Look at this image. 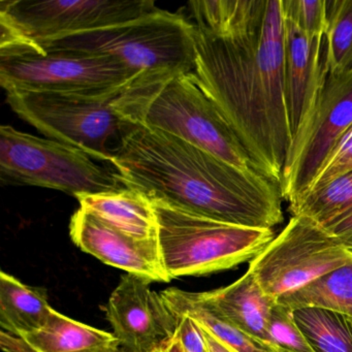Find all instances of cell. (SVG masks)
I'll return each mask as SVG.
<instances>
[{
  "mask_svg": "<svg viewBox=\"0 0 352 352\" xmlns=\"http://www.w3.org/2000/svg\"><path fill=\"white\" fill-rule=\"evenodd\" d=\"M267 333L271 346L288 352H315L296 324L294 311L280 302H276L270 313Z\"/></svg>",
  "mask_w": 352,
  "mask_h": 352,
  "instance_id": "obj_25",
  "label": "cell"
},
{
  "mask_svg": "<svg viewBox=\"0 0 352 352\" xmlns=\"http://www.w3.org/2000/svg\"><path fill=\"white\" fill-rule=\"evenodd\" d=\"M173 314H186L236 352H267L256 341L214 312L197 292L170 287L160 292Z\"/></svg>",
  "mask_w": 352,
  "mask_h": 352,
  "instance_id": "obj_19",
  "label": "cell"
},
{
  "mask_svg": "<svg viewBox=\"0 0 352 352\" xmlns=\"http://www.w3.org/2000/svg\"><path fill=\"white\" fill-rule=\"evenodd\" d=\"M327 76L324 38L307 36L284 17V86L292 138L312 111Z\"/></svg>",
  "mask_w": 352,
  "mask_h": 352,
  "instance_id": "obj_14",
  "label": "cell"
},
{
  "mask_svg": "<svg viewBox=\"0 0 352 352\" xmlns=\"http://www.w3.org/2000/svg\"><path fill=\"white\" fill-rule=\"evenodd\" d=\"M325 71L340 75L352 69V0H327Z\"/></svg>",
  "mask_w": 352,
  "mask_h": 352,
  "instance_id": "obj_24",
  "label": "cell"
},
{
  "mask_svg": "<svg viewBox=\"0 0 352 352\" xmlns=\"http://www.w3.org/2000/svg\"><path fill=\"white\" fill-rule=\"evenodd\" d=\"M173 315L176 319L175 336L182 345L184 352H208L201 327L188 315Z\"/></svg>",
  "mask_w": 352,
  "mask_h": 352,
  "instance_id": "obj_28",
  "label": "cell"
},
{
  "mask_svg": "<svg viewBox=\"0 0 352 352\" xmlns=\"http://www.w3.org/2000/svg\"><path fill=\"white\" fill-rule=\"evenodd\" d=\"M294 317L315 352H352L349 317L320 307L296 309Z\"/></svg>",
  "mask_w": 352,
  "mask_h": 352,
  "instance_id": "obj_20",
  "label": "cell"
},
{
  "mask_svg": "<svg viewBox=\"0 0 352 352\" xmlns=\"http://www.w3.org/2000/svg\"><path fill=\"white\" fill-rule=\"evenodd\" d=\"M162 265L170 280L203 276L250 263L275 238L271 228L216 221L153 203Z\"/></svg>",
  "mask_w": 352,
  "mask_h": 352,
  "instance_id": "obj_5",
  "label": "cell"
},
{
  "mask_svg": "<svg viewBox=\"0 0 352 352\" xmlns=\"http://www.w3.org/2000/svg\"><path fill=\"white\" fill-rule=\"evenodd\" d=\"M5 352H122L114 333L69 318L53 309L48 321L38 331L23 336L0 331Z\"/></svg>",
  "mask_w": 352,
  "mask_h": 352,
  "instance_id": "obj_15",
  "label": "cell"
},
{
  "mask_svg": "<svg viewBox=\"0 0 352 352\" xmlns=\"http://www.w3.org/2000/svg\"><path fill=\"white\" fill-rule=\"evenodd\" d=\"M278 302L292 311L304 307H320L352 318V261L306 287L282 296Z\"/></svg>",
  "mask_w": 352,
  "mask_h": 352,
  "instance_id": "obj_21",
  "label": "cell"
},
{
  "mask_svg": "<svg viewBox=\"0 0 352 352\" xmlns=\"http://www.w3.org/2000/svg\"><path fill=\"white\" fill-rule=\"evenodd\" d=\"M352 126V69L327 75L314 107L292 140L280 181L282 199L294 203Z\"/></svg>",
  "mask_w": 352,
  "mask_h": 352,
  "instance_id": "obj_11",
  "label": "cell"
},
{
  "mask_svg": "<svg viewBox=\"0 0 352 352\" xmlns=\"http://www.w3.org/2000/svg\"><path fill=\"white\" fill-rule=\"evenodd\" d=\"M151 281L126 273L111 294L107 319L123 349L151 352L174 337L176 319Z\"/></svg>",
  "mask_w": 352,
  "mask_h": 352,
  "instance_id": "obj_12",
  "label": "cell"
},
{
  "mask_svg": "<svg viewBox=\"0 0 352 352\" xmlns=\"http://www.w3.org/2000/svg\"><path fill=\"white\" fill-rule=\"evenodd\" d=\"M352 261L346 248L322 226L292 216L287 226L249 263L265 294L278 300Z\"/></svg>",
  "mask_w": 352,
  "mask_h": 352,
  "instance_id": "obj_10",
  "label": "cell"
},
{
  "mask_svg": "<svg viewBox=\"0 0 352 352\" xmlns=\"http://www.w3.org/2000/svg\"><path fill=\"white\" fill-rule=\"evenodd\" d=\"M110 164L123 186L152 203L247 228L283 222L279 185L160 129L131 126Z\"/></svg>",
  "mask_w": 352,
  "mask_h": 352,
  "instance_id": "obj_2",
  "label": "cell"
},
{
  "mask_svg": "<svg viewBox=\"0 0 352 352\" xmlns=\"http://www.w3.org/2000/svg\"><path fill=\"white\" fill-rule=\"evenodd\" d=\"M36 46L107 55L138 75L195 69V25L180 14L160 9L135 21Z\"/></svg>",
  "mask_w": 352,
  "mask_h": 352,
  "instance_id": "obj_6",
  "label": "cell"
},
{
  "mask_svg": "<svg viewBox=\"0 0 352 352\" xmlns=\"http://www.w3.org/2000/svg\"><path fill=\"white\" fill-rule=\"evenodd\" d=\"M199 327H201V325H199ZM201 331H203L206 344H207L208 352H236L234 349H232L230 346L226 345L223 342L214 337L207 329L201 327Z\"/></svg>",
  "mask_w": 352,
  "mask_h": 352,
  "instance_id": "obj_30",
  "label": "cell"
},
{
  "mask_svg": "<svg viewBox=\"0 0 352 352\" xmlns=\"http://www.w3.org/2000/svg\"><path fill=\"white\" fill-rule=\"evenodd\" d=\"M80 209L115 230L138 239H157L158 222L153 203L143 193L124 188L112 192L79 195Z\"/></svg>",
  "mask_w": 352,
  "mask_h": 352,
  "instance_id": "obj_17",
  "label": "cell"
},
{
  "mask_svg": "<svg viewBox=\"0 0 352 352\" xmlns=\"http://www.w3.org/2000/svg\"><path fill=\"white\" fill-rule=\"evenodd\" d=\"M350 170H352V126L335 146L306 193L318 190Z\"/></svg>",
  "mask_w": 352,
  "mask_h": 352,
  "instance_id": "obj_27",
  "label": "cell"
},
{
  "mask_svg": "<svg viewBox=\"0 0 352 352\" xmlns=\"http://www.w3.org/2000/svg\"><path fill=\"white\" fill-rule=\"evenodd\" d=\"M267 352H288V351H285V350L281 349V348L276 347V346H271V347L267 348Z\"/></svg>",
  "mask_w": 352,
  "mask_h": 352,
  "instance_id": "obj_32",
  "label": "cell"
},
{
  "mask_svg": "<svg viewBox=\"0 0 352 352\" xmlns=\"http://www.w3.org/2000/svg\"><path fill=\"white\" fill-rule=\"evenodd\" d=\"M69 234L76 246L106 265L151 282L170 281L162 265L157 239L123 234L82 209L72 216Z\"/></svg>",
  "mask_w": 352,
  "mask_h": 352,
  "instance_id": "obj_13",
  "label": "cell"
},
{
  "mask_svg": "<svg viewBox=\"0 0 352 352\" xmlns=\"http://www.w3.org/2000/svg\"><path fill=\"white\" fill-rule=\"evenodd\" d=\"M258 0H195L188 3L195 25L214 36L242 30L256 11Z\"/></svg>",
  "mask_w": 352,
  "mask_h": 352,
  "instance_id": "obj_23",
  "label": "cell"
},
{
  "mask_svg": "<svg viewBox=\"0 0 352 352\" xmlns=\"http://www.w3.org/2000/svg\"><path fill=\"white\" fill-rule=\"evenodd\" d=\"M138 76L107 55L41 48L28 42L0 48V84L7 94H100L121 87Z\"/></svg>",
  "mask_w": 352,
  "mask_h": 352,
  "instance_id": "obj_7",
  "label": "cell"
},
{
  "mask_svg": "<svg viewBox=\"0 0 352 352\" xmlns=\"http://www.w3.org/2000/svg\"><path fill=\"white\" fill-rule=\"evenodd\" d=\"M192 76L259 174L280 186L294 139L284 86L282 0H258L252 19L230 36H214L195 25Z\"/></svg>",
  "mask_w": 352,
  "mask_h": 352,
  "instance_id": "obj_1",
  "label": "cell"
},
{
  "mask_svg": "<svg viewBox=\"0 0 352 352\" xmlns=\"http://www.w3.org/2000/svg\"><path fill=\"white\" fill-rule=\"evenodd\" d=\"M52 311L46 288L26 285L11 274L1 271V331L13 336H23L38 331L46 324Z\"/></svg>",
  "mask_w": 352,
  "mask_h": 352,
  "instance_id": "obj_18",
  "label": "cell"
},
{
  "mask_svg": "<svg viewBox=\"0 0 352 352\" xmlns=\"http://www.w3.org/2000/svg\"><path fill=\"white\" fill-rule=\"evenodd\" d=\"M284 17L292 20L309 36L324 38L327 7L324 0H282Z\"/></svg>",
  "mask_w": 352,
  "mask_h": 352,
  "instance_id": "obj_26",
  "label": "cell"
},
{
  "mask_svg": "<svg viewBox=\"0 0 352 352\" xmlns=\"http://www.w3.org/2000/svg\"><path fill=\"white\" fill-rule=\"evenodd\" d=\"M122 352H129V351H126V350L124 349V350H123Z\"/></svg>",
  "mask_w": 352,
  "mask_h": 352,
  "instance_id": "obj_33",
  "label": "cell"
},
{
  "mask_svg": "<svg viewBox=\"0 0 352 352\" xmlns=\"http://www.w3.org/2000/svg\"><path fill=\"white\" fill-rule=\"evenodd\" d=\"M323 228L336 236L346 248L352 251V211Z\"/></svg>",
  "mask_w": 352,
  "mask_h": 352,
  "instance_id": "obj_29",
  "label": "cell"
},
{
  "mask_svg": "<svg viewBox=\"0 0 352 352\" xmlns=\"http://www.w3.org/2000/svg\"><path fill=\"white\" fill-rule=\"evenodd\" d=\"M157 10L152 0L1 1L0 47L43 44L135 21Z\"/></svg>",
  "mask_w": 352,
  "mask_h": 352,
  "instance_id": "obj_9",
  "label": "cell"
},
{
  "mask_svg": "<svg viewBox=\"0 0 352 352\" xmlns=\"http://www.w3.org/2000/svg\"><path fill=\"white\" fill-rule=\"evenodd\" d=\"M349 318H350V317H349ZM350 321H351V323H352V318H350Z\"/></svg>",
  "mask_w": 352,
  "mask_h": 352,
  "instance_id": "obj_34",
  "label": "cell"
},
{
  "mask_svg": "<svg viewBox=\"0 0 352 352\" xmlns=\"http://www.w3.org/2000/svg\"><path fill=\"white\" fill-rule=\"evenodd\" d=\"M197 294L210 309L252 338L263 349L271 346L267 320L278 300L265 294L250 272L230 285Z\"/></svg>",
  "mask_w": 352,
  "mask_h": 352,
  "instance_id": "obj_16",
  "label": "cell"
},
{
  "mask_svg": "<svg viewBox=\"0 0 352 352\" xmlns=\"http://www.w3.org/2000/svg\"><path fill=\"white\" fill-rule=\"evenodd\" d=\"M350 211H352V170L333 179L318 190L306 193L288 207L292 216H306L322 226Z\"/></svg>",
  "mask_w": 352,
  "mask_h": 352,
  "instance_id": "obj_22",
  "label": "cell"
},
{
  "mask_svg": "<svg viewBox=\"0 0 352 352\" xmlns=\"http://www.w3.org/2000/svg\"><path fill=\"white\" fill-rule=\"evenodd\" d=\"M140 76L100 94L8 92L7 102L20 118L49 139L110 164L117 144L133 126L131 104Z\"/></svg>",
  "mask_w": 352,
  "mask_h": 352,
  "instance_id": "obj_3",
  "label": "cell"
},
{
  "mask_svg": "<svg viewBox=\"0 0 352 352\" xmlns=\"http://www.w3.org/2000/svg\"><path fill=\"white\" fill-rule=\"evenodd\" d=\"M131 116L133 125L160 129L236 168L258 173L248 152L195 82L192 73L144 76L131 102Z\"/></svg>",
  "mask_w": 352,
  "mask_h": 352,
  "instance_id": "obj_4",
  "label": "cell"
},
{
  "mask_svg": "<svg viewBox=\"0 0 352 352\" xmlns=\"http://www.w3.org/2000/svg\"><path fill=\"white\" fill-rule=\"evenodd\" d=\"M0 179L3 184L45 187L75 197L124 188L114 170L98 166L85 152L9 125L0 127Z\"/></svg>",
  "mask_w": 352,
  "mask_h": 352,
  "instance_id": "obj_8",
  "label": "cell"
},
{
  "mask_svg": "<svg viewBox=\"0 0 352 352\" xmlns=\"http://www.w3.org/2000/svg\"><path fill=\"white\" fill-rule=\"evenodd\" d=\"M151 352H184L182 345H181L176 336L168 339V341L164 342L162 345L152 350Z\"/></svg>",
  "mask_w": 352,
  "mask_h": 352,
  "instance_id": "obj_31",
  "label": "cell"
}]
</instances>
